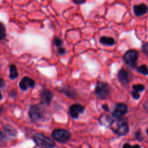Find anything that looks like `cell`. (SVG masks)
Returning a JSON list of instances; mask_svg holds the SVG:
<instances>
[{
    "label": "cell",
    "instance_id": "6da1fadb",
    "mask_svg": "<svg viewBox=\"0 0 148 148\" xmlns=\"http://www.w3.org/2000/svg\"><path fill=\"white\" fill-rule=\"evenodd\" d=\"M111 130L114 133L120 136H124L128 133L129 125L125 119H116L112 121L110 125Z\"/></svg>",
    "mask_w": 148,
    "mask_h": 148
},
{
    "label": "cell",
    "instance_id": "7a4b0ae2",
    "mask_svg": "<svg viewBox=\"0 0 148 148\" xmlns=\"http://www.w3.org/2000/svg\"><path fill=\"white\" fill-rule=\"evenodd\" d=\"M33 140L40 148H53L56 146L53 140L42 134H35L33 136Z\"/></svg>",
    "mask_w": 148,
    "mask_h": 148
},
{
    "label": "cell",
    "instance_id": "3957f363",
    "mask_svg": "<svg viewBox=\"0 0 148 148\" xmlns=\"http://www.w3.org/2000/svg\"><path fill=\"white\" fill-rule=\"evenodd\" d=\"M95 94L99 99L106 100L110 96L109 85L103 82H98L95 89Z\"/></svg>",
    "mask_w": 148,
    "mask_h": 148
},
{
    "label": "cell",
    "instance_id": "277c9868",
    "mask_svg": "<svg viewBox=\"0 0 148 148\" xmlns=\"http://www.w3.org/2000/svg\"><path fill=\"white\" fill-rule=\"evenodd\" d=\"M51 137L59 143H65L70 140L71 134L67 130L57 129L53 130L51 134Z\"/></svg>",
    "mask_w": 148,
    "mask_h": 148
},
{
    "label": "cell",
    "instance_id": "5b68a950",
    "mask_svg": "<svg viewBox=\"0 0 148 148\" xmlns=\"http://www.w3.org/2000/svg\"><path fill=\"white\" fill-rule=\"evenodd\" d=\"M138 52L135 50H129L124 55V61L127 64L132 68H135L137 66V62L138 59Z\"/></svg>",
    "mask_w": 148,
    "mask_h": 148
},
{
    "label": "cell",
    "instance_id": "8992f818",
    "mask_svg": "<svg viewBox=\"0 0 148 148\" xmlns=\"http://www.w3.org/2000/svg\"><path fill=\"white\" fill-rule=\"evenodd\" d=\"M29 116L33 122H38L43 119V116L40 108L36 105H33L29 108Z\"/></svg>",
    "mask_w": 148,
    "mask_h": 148
},
{
    "label": "cell",
    "instance_id": "52a82bcc",
    "mask_svg": "<svg viewBox=\"0 0 148 148\" xmlns=\"http://www.w3.org/2000/svg\"><path fill=\"white\" fill-rule=\"evenodd\" d=\"M127 112V106L124 103H118L113 111L112 116L116 119L121 118Z\"/></svg>",
    "mask_w": 148,
    "mask_h": 148
},
{
    "label": "cell",
    "instance_id": "ba28073f",
    "mask_svg": "<svg viewBox=\"0 0 148 148\" xmlns=\"http://www.w3.org/2000/svg\"><path fill=\"white\" fill-rule=\"evenodd\" d=\"M85 108L80 104H74L69 108V114L73 119H78L79 114L85 111Z\"/></svg>",
    "mask_w": 148,
    "mask_h": 148
},
{
    "label": "cell",
    "instance_id": "9c48e42d",
    "mask_svg": "<svg viewBox=\"0 0 148 148\" xmlns=\"http://www.w3.org/2000/svg\"><path fill=\"white\" fill-rule=\"evenodd\" d=\"M20 89L23 91L27 90L28 88H33L35 86V82L33 79H32L28 77H24L19 84Z\"/></svg>",
    "mask_w": 148,
    "mask_h": 148
},
{
    "label": "cell",
    "instance_id": "30bf717a",
    "mask_svg": "<svg viewBox=\"0 0 148 148\" xmlns=\"http://www.w3.org/2000/svg\"><path fill=\"white\" fill-rule=\"evenodd\" d=\"M53 94L49 90H43L40 95V103L43 105H49L53 99Z\"/></svg>",
    "mask_w": 148,
    "mask_h": 148
},
{
    "label": "cell",
    "instance_id": "8fae6325",
    "mask_svg": "<svg viewBox=\"0 0 148 148\" xmlns=\"http://www.w3.org/2000/svg\"><path fill=\"white\" fill-rule=\"evenodd\" d=\"M147 7L145 4H140L135 5L134 7V12L135 15L138 16H143L147 12Z\"/></svg>",
    "mask_w": 148,
    "mask_h": 148
},
{
    "label": "cell",
    "instance_id": "7c38bea8",
    "mask_svg": "<svg viewBox=\"0 0 148 148\" xmlns=\"http://www.w3.org/2000/svg\"><path fill=\"white\" fill-rule=\"evenodd\" d=\"M118 78L119 79L120 82L123 85H127L129 84V78L128 74L124 69H121L118 73Z\"/></svg>",
    "mask_w": 148,
    "mask_h": 148
},
{
    "label": "cell",
    "instance_id": "4fadbf2b",
    "mask_svg": "<svg viewBox=\"0 0 148 148\" xmlns=\"http://www.w3.org/2000/svg\"><path fill=\"white\" fill-rule=\"evenodd\" d=\"M99 122L101 123L102 125L109 126L110 127L111 122H112V120H111V117H109L108 116L106 115V114H102V115L100 116Z\"/></svg>",
    "mask_w": 148,
    "mask_h": 148
},
{
    "label": "cell",
    "instance_id": "5bb4252c",
    "mask_svg": "<svg viewBox=\"0 0 148 148\" xmlns=\"http://www.w3.org/2000/svg\"><path fill=\"white\" fill-rule=\"evenodd\" d=\"M100 42L102 44L107 45V46H113L115 43V40L111 37H101L100 39Z\"/></svg>",
    "mask_w": 148,
    "mask_h": 148
},
{
    "label": "cell",
    "instance_id": "9a60e30c",
    "mask_svg": "<svg viewBox=\"0 0 148 148\" xmlns=\"http://www.w3.org/2000/svg\"><path fill=\"white\" fill-rule=\"evenodd\" d=\"M4 132L10 137H14L17 134V132L10 125H6L4 127Z\"/></svg>",
    "mask_w": 148,
    "mask_h": 148
},
{
    "label": "cell",
    "instance_id": "2e32d148",
    "mask_svg": "<svg viewBox=\"0 0 148 148\" xmlns=\"http://www.w3.org/2000/svg\"><path fill=\"white\" fill-rule=\"evenodd\" d=\"M18 77V72L15 65L12 64L10 66V78L11 79H14Z\"/></svg>",
    "mask_w": 148,
    "mask_h": 148
},
{
    "label": "cell",
    "instance_id": "e0dca14e",
    "mask_svg": "<svg viewBox=\"0 0 148 148\" xmlns=\"http://www.w3.org/2000/svg\"><path fill=\"white\" fill-rule=\"evenodd\" d=\"M137 71H138L140 73L143 74V75H148V67L146 65H141L140 66H139V67L137 68Z\"/></svg>",
    "mask_w": 148,
    "mask_h": 148
},
{
    "label": "cell",
    "instance_id": "ac0fdd59",
    "mask_svg": "<svg viewBox=\"0 0 148 148\" xmlns=\"http://www.w3.org/2000/svg\"><path fill=\"white\" fill-rule=\"evenodd\" d=\"M6 37V29L4 25L0 23V40H3Z\"/></svg>",
    "mask_w": 148,
    "mask_h": 148
},
{
    "label": "cell",
    "instance_id": "d6986e66",
    "mask_svg": "<svg viewBox=\"0 0 148 148\" xmlns=\"http://www.w3.org/2000/svg\"><path fill=\"white\" fill-rule=\"evenodd\" d=\"M133 90L137 92H142L145 90V86L143 85H134L133 86Z\"/></svg>",
    "mask_w": 148,
    "mask_h": 148
},
{
    "label": "cell",
    "instance_id": "ffe728a7",
    "mask_svg": "<svg viewBox=\"0 0 148 148\" xmlns=\"http://www.w3.org/2000/svg\"><path fill=\"white\" fill-rule=\"evenodd\" d=\"M142 50H143V53L148 55V42H147V43H145L143 45Z\"/></svg>",
    "mask_w": 148,
    "mask_h": 148
},
{
    "label": "cell",
    "instance_id": "44dd1931",
    "mask_svg": "<svg viewBox=\"0 0 148 148\" xmlns=\"http://www.w3.org/2000/svg\"><path fill=\"white\" fill-rule=\"evenodd\" d=\"M122 148H140V146L139 145H131L129 143H126L123 145Z\"/></svg>",
    "mask_w": 148,
    "mask_h": 148
},
{
    "label": "cell",
    "instance_id": "7402d4cb",
    "mask_svg": "<svg viewBox=\"0 0 148 148\" xmlns=\"http://www.w3.org/2000/svg\"><path fill=\"white\" fill-rule=\"evenodd\" d=\"M4 143H5V137L0 130V146L4 145Z\"/></svg>",
    "mask_w": 148,
    "mask_h": 148
},
{
    "label": "cell",
    "instance_id": "603a6c76",
    "mask_svg": "<svg viewBox=\"0 0 148 148\" xmlns=\"http://www.w3.org/2000/svg\"><path fill=\"white\" fill-rule=\"evenodd\" d=\"M132 97L134 98V99H139L140 96L139 92H137V91H134V90L132 92Z\"/></svg>",
    "mask_w": 148,
    "mask_h": 148
},
{
    "label": "cell",
    "instance_id": "cb8c5ba5",
    "mask_svg": "<svg viewBox=\"0 0 148 148\" xmlns=\"http://www.w3.org/2000/svg\"><path fill=\"white\" fill-rule=\"evenodd\" d=\"M54 43L56 46H61L62 45V40L59 38H55Z\"/></svg>",
    "mask_w": 148,
    "mask_h": 148
},
{
    "label": "cell",
    "instance_id": "d4e9b609",
    "mask_svg": "<svg viewBox=\"0 0 148 148\" xmlns=\"http://www.w3.org/2000/svg\"><path fill=\"white\" fill-rule=\"evenodd\" d=\"M58 53H59V55H64L65 53H66V51H65V49H64L63 47H60L58 49Z\"/></svg>",
    "mask_w": 148,
    "mask_h": 148
},
{
    "label": "cell",
    "instance_id": "484cf974",
    "mask_svg": "<svg viewBox=\"0 0 148 148\" xmlns=\"http://www.w3.org/2000/svg\"><path fill=\"white\" fill-rule=\"evenodd\" d=\"M135 136L136 137H137V139L138 140H142V136H141V132H140V131L137 132V133L135 134Z\"/></svg>",
    "mask_w": 148,
    "mask_h": 148
},
{
    "label": "cell",
    "instance_id": "4316f807",
    "mask_svg": "<svg viewBox=\"0 0 148 148\" xmlns=\"http://www.w3.org/2000/svg\"><path fill=\"white\" fill-rule=\"evenodd\" d=\"M4 85H5V82L2 78H0V88H4Z\"/></svg>",
    "mask_w": 148,
    "mask_h": 148
},
{
    "label": "cell",
    "instance_id": "83f0119b",
    "mask_svg": "<svg viewBox=\"0 0 148 148\" xmlns=\"http://www.w3.org/2000/svg\"><path fill=\"white\" fill-rule=\"evenodd\" d=\"M86 1V0H73L74 2L75 3V4H82V3H84L85 1Z\"/></svg>",
    "mask_w": 148,
    "mask_h": 148
},
{
    "label": "cell",
    "instance_id": "f1b7e54d",
    "mask_svg": "<svg viewBox=\"0 0 148 148\" xmlns=\"http://www.w3.org/2000/svg\"><path fill=\"white\" fill-rule=\"evenodd\" d=\"M102 107H103V109L105 111H106V112L109 111V109H108V106L107 104H104V105H103Z\"/></svg>",
    "mask_w": 148,
    "mask_h": 148
},
{
    "label": "cell",
    "instance_id": "f546056e",
    "mask_svg": "<svg viewBox=\"0 0 148 148\" xmlns=\"http://www.w3.org/2000/svg\"><path fill=\"white\" fill-rule=\"evenodd\" d=\"M1 98H2V95H1V91H0V101H1Z\"/></svg>",
    "mask_w": 148,
    "mask_h": 148
},
{
    "label": "cell",
    "instance_id": "4dcf8cb0",
    "mask_svg": "<svg viewBox=\"0 0 148 148\" xmlns=\"http://www.w3.org/2000/svg\"><path fill=\"white\" fill-rule=\"evenodd\" d=\"M147 134H148V129H147Z\"/></svg>",
    "mask_w": 148,
    "mask_h": 148
}]
</instances>
